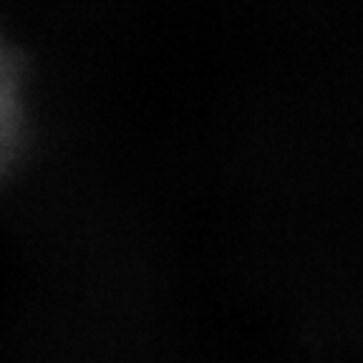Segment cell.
Returning <instances> with one entry per match:
<instances>
[{"instance_id":"cell-1","label":"cell","mask_w":363,"mask_h":363,"mask_svg":"<svg viewBox=\"0 0 363 363\" xmlns=\"http://www.w3.org/2000/svg\"><path fill=\"white\" fill-rule=\"evenodd\" d=\"M33 139V94L28 63L0 26V189L23 164Z\"/></svg>"}]
</instances>
